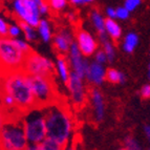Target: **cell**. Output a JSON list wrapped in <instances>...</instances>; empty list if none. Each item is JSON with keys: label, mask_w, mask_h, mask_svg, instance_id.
I'll list each match as a JSON object with an SVG mask.
<instances>
[{"label": "cell", "mask_w": 150, "mask_h": 150, "mask_svg": "<svg viewBox=\"0 0 150 150\" xmlns=\"http://www.w3.org/2000/svg\"><path fill=\"white\" fill-rule=\"evenodd\" d=\"M106 70L104 64L96 62L95 60L89 62L88 68L85 74V80L89 85H93L95 87L102 85L106 81Z\"/></svg>", "instance_id": "14"}, {"label": "cell", "mask_w": 150, "mask_h": 150, "mask_svg": "<svg viewBox=\"0 0 150 150\" xmlns=\"http://www.w3.org/2000/svg\"><path fill=\"white\" fill-rule=\"evenodd\" d=\"M105 15H106V18H111V19H115V18H117V8L109 6V8H106Z\"/></svg>", "instance_id": "34"}, {"label": "cell", "mask_w": 150, "mask_h": 150, "mask_svg": "<svg viewBox=\"0 0 150 150\" xmlns=\"http://www.w3.org/2000/svg\"><path fill=\"white\" fill-rule=\"evenodd\" d=\"M21 115L22 113L10 117L0 129V149L26 150L28 148Z\"/></svg>", "instance_id": "3"}, {"label": "cell", "mask_w": 150, "mask_h": 150, "mask_svg": "<svg viewBox=\"0 0 150 150\" xmlns=\"http://www.w3.org/2000/svg\"><path fill=\"white\" fill-rule=\"evenodd\" d=\"M39 11H40V14L42 17H45V16H47L48 14H50V5H48L47 1L45 0L44 2L41 3L40 5H39Z\"/></svg>", "instance_id": "32"}, {"label": "cell", "mask_w": 150, "mask_h": 150, "mask_svg": "<svg viewBox=\"0 0 150 150\" xmlns=\"http://www.w3.org/2000/svg\"><path fill=\"white\" fill-rule=\"evenodd\" d=\"M105 33L106 35L112 41H118L122 38V28L120 23L115 19L111 18H106L105 21Z\"/></svg>", "instance_id": "17"}, {"label": "cell", "mask_w": 150, "mask_h": 150, "mask_svg": "<svg viewBox=\"0 0 150 150\" xmlns=\"http://www.w3.org/2000/svg\"><path fill=\"white\" fill-rule=\"evenodd\" d=\"M68 3H70L73 6H80L84 4L83 0H68Z\"/></svg>", "instance_id": "36"}, {"label": "cell", "mask_w": 150, "mask_h": 150, "mask_svg": "<svg viewBox=\"0 0 150 150\" xmlns=\"http://www.w3.org/2000/svg\"><path fill=\"white\" fill-rule=\"evenodd\" d=\"M106 81L112 84H123L125 83V75L117 68H107L106 70Z\"/></svg>", "instance_id": "22"}, {"label": "cell", "mask_w": 150, "mask_h": 150, "mask_svg": "<svg viewBox=\"0 0 150 150\" xmlns=\"http://www.w3.org/2000/svg\"><path fill=\"white\" fill-rule=\"evenodd\" d=\"M20 24L22 28L23 38L26 39L28 42H36L39 39V35H38V30L36 26H33V25L24 22H20Z\"/></svg>", "instance_id": "21"}, {"label": "cell", "mask_w": 150, "mask_h": 150, "mask_svg": "<svg viewBox=\"0 0 150 150\" xmlns=\"http://www.w3.org/2000/svg\"><path fill=\"white\" fill-rule=\"evenodd\" d=\"M70 74H71V68H70L67 57L58 55L55 60V76L57 77L59 82L62 83L63 85H66V83L69 80Z\"/></svg>", "instance_id": "15"}, {"label": "cell", "mask_w": 150, "mask_h": 150, "mask_svg": "<svg viewBox=\"0 0 150 150\" xmlns=\"http://www.w3.org/2000/svg\"><path fill=\"white\" fill-rule=\"evenodd\" d=\"M8 118H10V115L6 112V110L0 105V129L3 127V125H4L5 123L8 122Z\"/></svg>", "instance_id": "31"}, {"label": "cell", "mask_w": 150, "mask_h": 150, "mask_svg": "<svg viewBox=\"0 0 150 150\" xmlns=\"http://www.w3.org/2000/svg\"><path fill=\"white\" fill-rule=\"evenodd\" d=\"M140 95L143 99H150V84H145L141 88Z\"/></svg>", "instance_id": "33"}, {"label": "cell", "mask_w": 150, "mask_h": 150, "mask_svg": "<svg viewBox=\"0 0 150 150\" xmlns=\"http://www.w3.org/2000/svg\"><path fill=\"white\" fill-rule=\"evenodd\" d=\"M84 4H91V3L95 2V0H83Z\"/></svg>", "instance_id": "39"}, {"label": "cell", "mask_w": 150, "mask_h": 150, "mask_svg": "<svg viewBox=\"0 0 150 150\" xmlns=\"http://www.w3.org/2000/svg\"><path fill=\"white\" fill-rule=\"evenodd\" d=\"M0 91L8 93L14 99L20 113L37 106L30 85V75L23 69L5 73Z\"/></svg>", "instance_id": "2"}, {"label": "cell", "mask_w": 150, "mask_h": 150, "mask_svg": "<svg viewBox=\"0 0 150 150\" xmlns=\"http://www.w3.org/2000/svg\"><path fill=\"white\" fill-rule=\"evenodd\" d=\"M46 120L47 138L55 141L61 149H66L73 142L76 122L67 105L57 100L43 107Z\"/></svg>", "instance_id": "1"}, {"label": "cell", "mask_w": 150, "mask_h": 150, "mask_svg": "<svg viewBox=\"0 0 150 150\" xmlns=\"http://www.w3.org/2000/svg\"><path fill=\"white\" fill-rule=\"evenodd\" d=\"M46 1L50 5V11L55 13L63 12L68 5V0H46Z\"/></svg>", "instance_id": "23"}, {"label": "cell", "mask_w": 150, "mask_h": 150, "mask_svg": "<svg viewBox=\"0 0 150 150\" xmlns=\"http://www.w3.org/2000/svg\"><path fill=\"white\" fill-rule=\"evenodd\" d=\"M142 2L143 0H125L124 1V6L131 13V12H134L142 4Z\"/></svg>", "instance_id": "29"}, {"label": "cell", "mask_w": 150, "mask_h": 150, "mask_svg": "<svg viewBox=\"0 0 150 150\" xmlns=\"http://www.w3.org/2000/svg\"><path fill=\"white\" fill-rule=\"evenodd\" d=\"M149 56H150V53H149Z\"/></svg>", "instance_id": "42"}, {"label": "cell", "mask_w": 150, "mask_h": 150, "mask_svg": "<svg viewBox=\"0 0 150 150\" xmlns=\"http://www.w3.org/2000/svg\"><path fill=\"white\" fill-rule=\"evenodd\" d=\"M39 150H61V147L55 141L46 137V139L41 144H39Z\"/></svg>", "instance_id": "25"}, {"label": "cell", "mask_w": 150, "mask_h": 150, "mask_svg": "<svg viewBox=\"0 0 150 150\" xmlns=\"http://www.w3.org/2000/svg\"><path fill=\"white\" fill-rule=\"evenodd\" d=\"M11 11L16 20L37 26L41 20L39 4L34 0H11Z\"/></svg>", "instance_id": "7"}, {"label": "cell", "mask_w": 150, "mask_h": 150, "mask_svg": "<svg viewBox=\"0 0 150 150\" xmlns=\"http://www.w3.org/2000/svg\"><path fill=\"white\" fill-rule=\"evenodd\" d=\"M129 16H130V12L124 6V5L117 8V18H115L117 20L125 21L129 18Z\"/></svg>", "instance_id": "27"}, {"label": "cell", "mask_w": 150, "mask_h": 150, "mask_svg": "<svg viewBox=\"0 0 150 150\" xmlns=\"http://www.w3.org/2000/svg\"><path fill=\"white\" fill-rule=\"evenodd\" d=\"M30 85L38 107H45L59 100L58 88L54 77L50 76H30Z\"/></svg>", "instance_id": "6"}, {"label": "cell", "mask_w": 150, "mask_h": 150, "mask_svg": "<svg viewBox=\"0 0 150 150\" xmlns=\"http://www.w3.org/2000/svg\"><path fill=\"white\" fill-rule=\"evenodd\" d=\"M66 57H67V60L69 62L71 71L81 76V77L85 78V74L88 68V65H89V61H88L87 57L80 52L76 42H74V44L71 45V47H70Z\"/></svg>", "instance_id": "12"}, {"label": "cell", "mask_w": 150, "mask_h": 150, "mask_svg": "<svg viewBox=\"0 0 150 150\" xmlns=\"http://www.w3.org/2000/svg\"><path fill=\"white\" fill-rule=\"evenodd\" d=\"M124 147L129 150H139L141 149L140 143L134 138H126L124 142Z\"/></svg>", "instance_id": "26"}, {"label": "cell", "mask_w": 150, "mask_h": 150, "mask_svg": "<svg viewBox=\"0 0 150 150\" xmlns=\"http://www.w3.org/2000/svg\"><path fill=\"white\" fill-rule=\"evenodd\" d=\"M89 21L93 28L98 33V35L105 34V21L106 18L98 10H93L89 14Z\"/></svg>", "instance_id": "20"}, {"label": "cell", "mask_w": 150, "mask_h": 150, "mask_svg": "<svg viewBox=\"0 0 150 150\" xmlns=\"http://www.w3.org/2000/svg\"><path fill=\"white\" fill-rule=\"evenodd\" d=\"M28 145H39L47 137L46 120L42 107L32 108L21 115Z\"/></svg>", "instance_id": "4"}, {"label": "cell", "mask_w": 150, "mask_h": 150, "mask_svg": "<svg viewBox=\"0 0 150 150\" xmlns=\"http://www.w3.org/2000/svg\"><path fill=\"white\" fill-rule=\"evenodd\" d=\"M75 42L80 52L87 58L93 57L95 53L99 50V41L90 32L83 28H76Z\"/></svg>", "instance_id": "11"}, {"label": "cell", "mask_w": 150, "mask_h": 150, "mask_svg": "<svg viewBox=\"0 0 150 150\" xmlns=\"http://www.w3.org/2000/svg\"><path fill=\"white\" fill-rule=\"evenodd\" d=\"M87 85L85 78L71 71L69 80L65 86L68 93V99L76 109H82L88 102L89 89Z\"/></svg>", "instance_id": "8"}, {"label": "cell", "mask_w": 150, "mask_h": 150, "mask_svg": "<svg viewBox=\"0 0 150 150\" xmlns=\"http://www.w3.org/2000/svg\"><path fill=\"white\" fill-rule=\"evenodd\" d=\"M99 41H100L101 45H102V50H104L107 55L108 62L112 63L115 61V57H117V53H115V47L112 43V40L108 37L105 34H101L99 35Z\"/></svg>", "instance_id": "18"}, {"label": "cell", "mask_w": 150, "mask_h": 150, "mask_svg": "<svg viewBox=\"0 0 150 150\" xmlns=\"http://www.w3.org/2000/svg\"><path fill=\"white\" fill-rule=\"evenodd\" d=\"M144 133H145L146 139L150 142V125H146L144 127Z\"/></svg>", "instance_id": "37"}, {"label": "cell", "mask_w": 150, "mask_h": 150, "mask_svg": "<svg viewBox=\"0 0 150 150\" xmlns=\"http://www.w3.org/2000/svg\"><path fill=\"white\" fill-rule=\"evenodd\" d=\"M147 76H148V79L150 81V63L148 64V69H147Z\"/></svg>", "instance_id": "40"}, {"label": "cell", "mask_w": 150, "mask_h": 150, "mask_svg": "<svg viewBox=\"0 0 150 150\" xmlns=\"http://www.w3.org/2000/svg\"><path fill=\"white\" fill-rule=\"evenodd\" d=\"M23 70L30 76H55V62L41 54L30 50L26 56Z\"/></svg>", "instance_id": "9"}, {"label": "cell", "mask_w": 150, "mask_h": 150, "mask_svg": "<svg viewBox=\"0 0 150 150\" xmlns=\"http://www.w3.org/2000/svg\"><path fill=\"white\" fill-rule=\"evenodd\" d=\"M75 30L68 26H61L55 32L53 37V47L58 55L66 56L75 42Z\"/></svg>", "instance_id": "10"}, {"label": "cell", "mask_w": 150, "mask_h": 150, "mask_svg": "<svg viewBox=\"0 0 150 150\" xmlns=\"http://www.w3.org/2000/svg\"><path fill=\"white\" fill-rule=\"evenodd\" d=\"M28 53L19 46L16 38L0 37V66L5 73L22 69Z\"/></svg>", "instance_id": "5"}, {"label": "cell", "mask_w": 150, "mask_h": 150, "mask_svg": "<svg viewBox=\"0 0 150 150\" xmlns=\"http://www.w3.org/2000/svg\"><path fill=\"white\" fill-rule=\"evenodd\" d=\"M8 22L4 17L0 15V37H3V36H8Z\"/></svg>", "instance_id": "30"}, {"label": "cell", "mask_w": 150, "mask_h": 150, "mask_svg": "<svg viewBox=\"0 0 150 150\" xmlns=\"http://www.w3.org/2000/svg\"><path fill=\"white\" fill-rule=\"evenodd\" d=\"M8 36L11 38H19L22 36V28L19 21L16 20L15 22L10 23L8 30Z\"/></svg>", "instance_id": "24"}, {"label": "cell", "mask_w": 150, "mask_h": 150, "mask_svg": "<svg viewBox=\"0 0 150 150\" xmlns=\"http://www.w3.org/2000/svg\"><path fill=\"white\" fill-rule=\"evenodd\" d=\"M36 28H37V30H38L39 39H40L42 42H44V43L52 42L54 35H55V30H54V25L50 19L42 17Z\"/></svg>", "instance_id": "16"}, {"label": "cell", "mask_w": 150, "mask_h": 150, "mask_svg": "<svg viewBox=\"0 0 150 150\" xmlns=\"http://www.w3.org/2000/svg\"><path fill=\"white\" fill-rule=\"evenodd\" d=\"M5 71L2 69V67L0 66V89H1V86H2V82H3V78H4Z\"/></svg>", "instance_id": "38"}, {"label": "cell", "mask_w": 150, "mask_h": 150, "mask_svg": "<svg viewBox=\"0 0 150 150\" xmlns=\"http://www.w3.org/2000/svg\"><path fill=\"white\" fill-rule=\"evenodd\" d=\"M34 1H35V2H37V3H38V4L40 5V4H41V3H43V2H44L45 0H34Z\"/></svg>", "instance_id": "41"}, {"label": "cell", "mask_w": 150, "mask_h": 150, "mask_svg": "<svg viewBox=\"0 0 150 150\" xmlns=\"http://www.w3.org/2000/svg\"><path fill=\"white\" fill-rule=\"evenodd\" d=\"M88 102L90 103V107L93 109V117L96 122H102L105 118V100L103 93L100 89L93 87L89 89Z\"/></svg>", "instance_id": "13"}, {"label": "cell", "mask_w": 150, "mask_h": 150, "mask_svg": "<svg viewBox=\"0 0 150 150\" xmlns=\"http://www.w3.org/2000/svg\"><path fill=\"white\" fill-rule=\"evenodd\" d=\"M93 60L98 63H101V64L105 65L106 63L108 62V58H107V55H106V53L104 52V50H98L95 53V55H93Z\"/></svg>", "instance_id": "28"}, {"label": "cell", "mask_w": 150, "mask_h": 150, "mask_svg": "<svg viewBox=\"0 0 150 150\" xmlns=\"http://www.w3.org/2000/svg\"><path fill=\"white\" fill-rule=\"evenodd\" d=\"M140 39H139V35L134 32L127 33L122 41V50L125 52L126 54H132L135 50V48L138 47Z\"/></svg>", "instance_id": "19"}, {"label": "cell", "mask_w": 150, "mask_h": 150, "mask_svg": "<svg viewBox=\"0 0 150 150\" xmlns=\"http://www.w3.org/2000/svg\"><path fill=\"white\" fill-rule=\"evenodd\" d=\"M67 19L70 21L71 23H76L78 21V16L75 12H69L67 14Z\"/></svg>", "instance_id": "35"}]
</instances>
